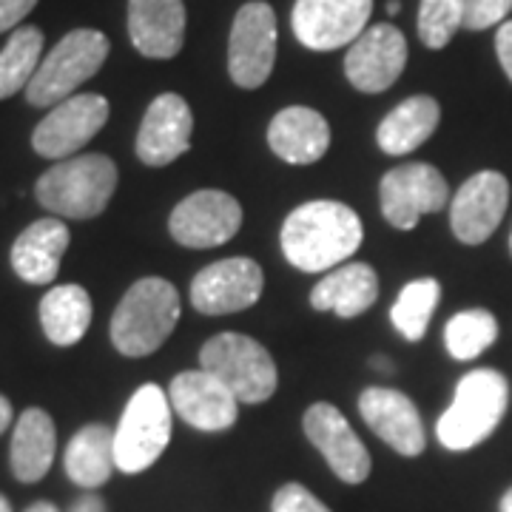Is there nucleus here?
<instances>
[{
    "mask_svg": "<svg viewBox=\"0 0 512 512\" xmlns=\"http://www.w3.org/2000/svg\"><path fill=\"white\" fill-rule=\"evenodd\" d=\"M282 254L305 274L345 265L362 245V220L345 202L313 200L299 205L282 225Z\"/></svg>",
    "mask_w": 512,
    "mask_h": 512,
    "instance_id": "obj_1",
    "label": "nucleus"
},
{
    "mask_svg": "<svg viewBox=\"0 0 512 512\" xmlns=\"http://www.w3.org/2000/svg\"><path fill=\"white\" fill-rule=\"evenodd\" d=\"M180 322V293L177 288L160 279L146 276L134 282L120 299L117 311L111 316V342L128 359L151 356L171 336Z\"/></svg>",
    "mask_w": 512,
    "mask_h": 512,
    "instance_id": "obj_2",
    "label": "nucleus"
},
{
    "mask_svg": "<svg viewBox=\"0 0 512 512\" xmlns=\"http://www.w3.org/2000/svg\"><path fill=\"white\" fill-rule=\"evenodd\" d=\"M117 191V165L106 154H80L55 163L35 185L37 202L60 220H92Z\"/></svg>",
    "mask_w": 512,
    "mask_h": 512,
    "instance_id": "obj_3",
    "label": "nucleus"
},
{
    "mask_svg": "<svg viewBox=\"0 0 512 512\" xmlns=\"http://www.w3.org/2000/svg\"><path fill=\"white\" fill-rule=\"evenodd\" d=\"M507 404H510V384L498 370L490 367L470 370L458 382L453 404L444 410V416L436 424V436L453 453L473 450L493 436L495 427L507 413Z\"/></svg>",
    "mask_w": 512,
    "mask_h": 512,
    "instance_id": "obj_4",
    "label": "nucleus"
},
{
    "mask_svg": "<svg viewBox=\"0 0 512 512\" xmlns=\"http://www.w3.org/2000/svg\"><path fill=\"white\" fill-rule=\"evenodd\" d=\"M109 37L97 29H74L40 60L32 83L26 86V100L35 109H55L57 103L74 97L86 80L103 69L109 57Z\"/></svg>",
    "mask_w": 512,
    "mask_h": 512,
    "instance_id": "obj_5",
    "label": "nucleus"
},
{
    "mask_svg": "<svg viewBox=\"0 0 512 512\" xmlns=\"http://www.w3.org/2000/svg\"><path fill=\"white\" fill-rule=\"evenodd\" d=\"M202 370L217 376L239 402H268L276 393L279 373L271 353L251 336L217 333L200 350Z\"/></svg>",
    "mask_w": 512,
    "mask_h": 512,
    "instance_id": "obj_6",
    "label": "nucleus"
},
{
    "mask_svg": "<svg viewBox=\"0 0 512 512\" xmlns=\"http://www.w3.org/2000/svg\"><path fill=\"white\" fill-rule=\"evenodd\" d=\"M171 402L157 384H143L128 399L114 433L117 470L128 476L148 470L171 441Z\"/></svg>",
    "mask_w": 512,
    "mask_h": 512,
    "instance_id": "obj_7",
    "label": "nucleus"
},
{
    "mask_svg": "<svg viewBox=\"0 0 512 512\" xmlns=\"http://www.w3.org/2000/svg\"><path fill=\"white\" fill-rule=\"evenodd\" d=\"M276 15L262 0L245 3L228 37V72L239 89H259L276 60Z\"/></svg>",
    "mask_w": 512,
    "mask_h": 512,
    "instance_id": "obj_8",
    "label": "nucleus"
},
{
    "mask_svg": "<svg viewBox=\"0 0 512 512\" xmlns=\"http://www.w3.org/2000/svg\"><path fill=\"white\" fill-rule=\"evenodd\" d=\"M384 220L399 231H413L424 214H436L450 202V188L439 168L404 163L387 171L379 185Z\"/></svg>",
    "mask_w": 512,
    "mask_h": 512,
    "instance_id": "obj_9",
    "label": "nucleus"
},
{
    "mask_svg": "<svg viewBox=\"0 0 512 512\" xmlns=\"http://www.w3.org/2000/svg\"><path fill=\"white\" fill-rule=\"evenodd\" d=\"M109 111V100L103 94H74L37 123L32 148L49 160H69L109 123Z\"/></svg>",
    "mask_w": 512,
    "mask_h": 512,
    "instance_id": "obj_10",
    "label": "nucleus"
},
{
    "mask_svg": "<svg viewBox=\"0 0 512 512\" xmlns=\"http://www.w3.org/2000/svg\"><path fill=\"white\" fill-rule=\"evenodd\" d=\"M373 0H296L293 35L313 52H333L367 32Z\"/></svg>",
    "mask_w": 512,
    "mask_h": 512,
    "instance_id": "obj_11",
    "label": "nucleus"
},
{
    "mask_svg": "<svg viewBox=\"0 0 512 512\" xmlns=\"http://www.w3.org/2000/svg\"><path fill=\"white\" fill-rule=\"evenodd\" d=\"M242 225V208L239 202L225 194L205 188L191 197H185L168 220V231L174 242H180L183 248H217L225 245L239 234Z\"/></svg>",
    "mask_w": 512,
    "mask_h": 512,
    "instance_id": "obj_12",
    "label": "nucleus"
},
{
    "mask_svg": "<svg viewBox=\"0 0 512 512\" xmlns=\"http://www.w3.org/2000/svg\"><path fill=\"white\" fill-rule=\"evenodd\" d=\"M265 276L254 259L245 256H231L220 259L191 282V305L205 316H225L251 308L262 296Z\"/></svg>",
    "mask_w": 512,
    "mask_h": 512,
    "instance_id": "obj_13",
    "label": "nucleus"
},
{
    "mask_svg": "<svg viewBox=\"0 0 512 512\" xmlns=\"http://www.w3.org/2000/svg\"><path fill=\"white\" fill-rule=\"evenodd\" d=\"M510 202V183L498 171L473 174L458 188L450 202V225L464 245H481L493 237L495 228L504 220Z\"/></svg>",
    "mask_w": 512,
    "mask_h": 512,
    "instance_id": "obj_14",
    "label": "nucleus"
},
{
    "mask_svg": "<svg viewBox=\"0 0 512 512\" xmlns=\"http://www.w3.org/2000/svg\"><path fill=\"white\" fill-rule=\"evenodd\" d=\"M407 66V40L390 23H376L350 46L345 57V74L353 89L379 94L390 89Z\"/></svg>",
    "mask_w": 512,
    "mask_h": 512,
    "instance_id": "obj_15",
    "label": "nucleus"
},
{
    "mask_svg": "<svg viewBox=\"0 0 512 512\" xmlns=\"http://www.w3.org/2000/svg\"><path fill=\"white\" fill-rule=\"evenodd\" d=\"M168 402L174 413L202 433L228 430L239 413V399L208 370H185L168 384Z\"/></svg>",
    "mask_w": 512,
    "mask_h": 512,
    "instance_id": "obj_16",
    "label": "nucleus"
},
{
    "mask_svg": "<svg viewBox=\"0 0 512 512\" xmlns=\"http://www.w3.org/2000/svg\"><path fill=\"white\" fill-rule=\"evenodd\" d=\"M302 424H305V436L345 484H362L370 476L373 464L367 456V447L353 433L350 421L339 413V407L328 402L311 404Z\"/></svg>",
    "mask_w": 512,
    "mask_h": 512,
    "instance_id": "obj_17",
    "label": "nucleus"
},
{
    "mask_svg": "<svg viewBox=\"0 0 512 512\" xmlns=\"http://www.w3.org/2000/svg\"><path fill=\"white\" fill-rule=\"evenodd\" d=\"M359 413L367 421V427L399 456L416 458L424 453L427 447L424 424L416 404L404 393L390 387H367L359 396Z\"/></svg>",
    "mask_w": 512,
    "mask_h": 512,
    "instance_id": "obj_18",
    "label": "nucleus"
},
{
    "mask_svg": "<svg viewBox=\"0 0 512 512\" xmlns=\"http://www.w3.org/2000/svg\"><path fill=\"white\" fill-rule=\"evenodd\" d=\"M194 117L180 94L165 92L151 100L137 134V157L151 168H163L191 148Z\"/></svg>",
    "mask_w": 512,
    "mask_h": 512,
    "instance_id": "obj_19",
    "label": "nucleus"
},
{
    "mask_svg": "<svg viewBox=\"0 0 512 512\" xmlns=\"http://www.w3.org/2000/svg\"><path fill=\"white\" fill-rule=\"evenodd\" d=\"M128 37L151 60L180 55L185 40L183 0H128Z\"/></svg>",
    "mask_w": 512,
    "mask_h": 512,
    "instance_id": "obj_20",
    "label": "nucleus"
},
{
    "mask_svg": "<svg viewBox=\"0 0 512 512\" xmlns=\"http://www.w3.org/2000/svg\"><path fill=\"white\" fill-rule=\"evenodd\" d=\"M72 242L69 225L60 217L32 222L12 245V268L29 285H52L60 271V259Z\"/></svg>",
    "mask_w": 512,
    "mask_h": 512,
    "instance_id": "obj_21",
    "label": "nucleus"
},
{
    "mask_svg": "<svg viewBox=\"0 0 512 512\" xmlns=\"http://www.w3.org/2000/svg\"><path fill=\"white\" fill-rule=\"evenodd\" d=\"M268 146L291 165H311L328 154L330 126L319 111L308 106L282 109L268 126Z\"/></svg>",
    "mask_w": 512,
    "mask_h": 512,
    "instance_id": "obj_22",
    "label": "nucleus"
},
{
    "mask_svg": "<svg viewBox=\"0 0 512 512\" xmlns=\"http://www.w3.org/2000/svg\"><path fill=\"white\" fill-rule=\"evenodd\" d=\"M379 299V276L365 262H345L330 271L311 293L316 311H333L342 319H356Z\"/></svg>",
    "mask_w": 512,
    "mask_h": 512,
    "instance_id": "obj_23",
    "label": "nucleus"
},
{
    "mask_svg": "<svg viewBox=\"0 0 512 512\" xmlns=\"http://www.w3.org/2000/svg\"><path fill=\"white\" fill-rule=\"evenodd\" d=\"M57 450V430L52 416L46 410L29 407L15 424L9 461L12 473L23 484H35L52 470Z\"/></svg>",
    "mask_w": 512,
    "mask_h": 512,
    "instance_id": "obj_24",
    "label": "nucleus"
},
{
    "mask_svg": "<svg viewBox=\"0 0 512 512\" xmlns=\"http://www.w3.org/2000/svg\"><path fill=\"white\" fill-rule=\"evenodd\" d=\"M439 120L441 109L433 97H427V94L407 97L379 123L376 143L384 154L402 157V154H410V151L424 146L436 134Z\"/></svg>",
    "mask_w": 512,
    "mask_h": 512,
    "instance_id": "obj_25",
    "label": "nucleus"
},
{
    "mask_svg": "<svg viewBox=\"0 0 512 512\" xmlns=\"http://www.w3.org/2000/svg\"><path fill=\"white\" fill-rule=\"evenodd\" d=\"M92 296L80 285H57L40 299V325L57 348L77 345L92 325Z\"/></svg>",
    "mask_w": 512,
    "mask_h": 512,
    "instance_id": "obj_26",
    "label": "nucleus"
},
{
    "mask_svg": "<svg viewBox=\"0 0 512 512\" xmlns=\"http://www.w3.org/2000/svg\"><path fill=\"white\" fill-rule=\"evenodd\" d=\"M66 476L72 478L83 490H97L103 487L117 467L114 458V430L106 424H89L77 430V436L69 441L66 456H63Z\"/></svg>",
    "mask_w": 512,
    "mask_h": 512,
    "instance_id": "obj_27",
    "label": "nucleus"
},
{
    "mask_svg": "<svg viewBox=\"0 0 512 512\" xmlns=\"http://www.w3.org/2000/svg\"><path fill=\"white\" fill-rule=\"evenodd\" d=\"M43 55V32L37 26H20L0 52V100L26 89L35 77Z\"/></svg>",
    "mask_w": 512,
    "mask_h": 512,
    "instance_id": "obj_28",
    "label": "nucleus"
},
{
    "mask_svg": "<svg viewBox=\"0 0 512 512\" xmlns=\"http://www.w3.org/2000/svg\"><path fill=\"white\" fill-rule=\"evenodd\" d=\"M439 299L441 285L433 276H424V279L404 285L396 305L390 308L393 328L399 330L407 342H421L427 333V325H430V316L439 308Z\"/></svg>",
    "mask_w": 512,
    "mask_h": 512,
    "instance_id": "obj_29",
    "label": "nucleus"
},
{
    "mask_svg": "<svg viewBox=\"0 0 512 512\" xmlns=\"http://www.w3.org/2000/svg\"><path fill=\"white\" fill-rule=\"evenodd\" d=\"M498 339V322L490 311H461L456 313L444 328V345L447 353L458 362H470L481 356L487 348H493Z\"/></svg>",
    "mask_w": 512,
    "mask_h": 512,
    "instance_id": "obj_30",
    "label": "nucleus"
},
{
    "mask_svg": "<svg viewBox=\"0 0 512 512\" xmlns=\"http://www.w3.org/2000/svg\"><path fill=\"white\" fill-rule=\"evenodd\" d=\"M464 26V0H421L419 37L427 49H444Z\"/></svg>",
    "mask_w": 512,
    "mask_h": 512,
    "instance_id": "obj_31",
    "label": "nucleus"
},
{
    "mask_svg": "<svg viewBox=\"0 0 512 512\" xmlns=\"http://www.w3.org/2000/svg\"><path fill=\"white\" fill-rule=\"evenodd\" d=\"M512 12V0H464V29L481 32L507 18Z\"/></svg>",
    "mask_w": 512,
    "mask_h": 512,
    "instance_id": "obj_32",
    "label": "nucleus"
},
{
    "mask_svg": "<svg viewBox=\"0 0 512 512\" xmlns=\"http://www.w3.org/2000/svg\"><path fill=\"white\" fill-rule=\"evenodd\" d=\"M271 512H330L316 495L302 487V484H285L282 490H276Z\"/></svg>",
    "mask_w": 512,
    "mask_h": 512,
    "instance_id": "obj_33",
    "label": "nucleus"
},
{
    "mask_svg": "<svg viewBox=\"0 0 512 512\" xmlns=\"http://www.w3.org/2000/svg\"><path fill=\"white\" fill-rule=\"evenodd\" d=\"M37 6V0H0V32L15 29Z\"/></svg>",
    "mask_w": 512,
    "mask_h": 512,
    "instance_id": "obj_34",
    "label": "nucleus"
},
{
    "mask_svg": "<svg viewBox=\"0 0 512 512\" xmlns=\"http://www.w3.org/2000/svg\"><path fill=\"white\" fill-rule=\"evenodd\" d=\"M495 52H498V60H501L507 77L512 80V20L501 23L498 35H495Z\"/></svg>",
    "mask_w": 512,
    "mask_h": 512,
    "instance_id": "obj_35",
    "label": "nucleus"
},
{
    "mask_svg": "<svg viewBox=\"0 0 512 512\" xmlns=\"http://www.w3.org/2000/svg\"><path fill=\"white\" fill-rule=\"evenodd\" d=\"M69 512H106V504L97 495H83V498L74 501V507Z\"/></svg>",
    "mask_w": 512,
    "mask_h": 512,
    "instance_id": "obj_36",
    "label": "nucleus"
},
{
    "mask_svg": "<svg viewBox=\"0 0 512 512\" xmlns=\"http://www.w3.org/2000/svg\"><path fill=\"white\" fill-rule=\"evenodd\" d=\"M9 424H12V402L6 396H0V433L9 430Z\"/></svg>",
    "mask_w": 512,
    "mask_h": 512,
    "instance_id": "obj_37",
    "label": "nucleus"
},
{
    "mask_svg": "<svg viewBox=\"0 0 512 512\" xmlns=\"http://www.w3.org/2000/svg\"><path fill=\"white\" fill-rule=\"evenodd\" d=\"M26 512H60V510H57L55 504H49V501H37V504H32Z\"/></svg>",
    "mask_w": 512,
    "mask_h": 512,
    "instance_id": "obj_38",
    "label": "nucleus"
},
{
    "mask_svg": "<svg viewBox=\"0 0 512 512\" xmlns=\"http://www.w3.org/2000/svg\"><path fill=\"white\" fill-rule=\"evenodd\" d=\"M498 510L501 512H512V487L504 493V498H501V504H498Z\"/></svg>",
    "mask_w": 512,
    "mask_h": 512,
    "instance_id": "obj_39",
    "label": "nucleus"
},
{
    "mask_svg": "<svg viewBox=\"0 0 512 512\" xmlns=\"http://www.w3.org/2000/svg\"><path fill=\"white\" fill-rule=\"evenodd\" d=\"M399 9H402L399 0H390V3H387V15H399Z\"/></svg>",
    "mask_w": 512,
    "mask_h": 512,
    "instance_id": "obj_40",
    "label": "nucleus"
},
{
    "mask_svg": "<svg viewBox=\"0 0 512 512\" xmlns=\"http://www.w3.org/2000/svg\"><path fill=\"white\" fill-rule=\"evenodd\" d=\"M0 512H12V504H9L6 495H0Z\"/></svg>",
    "mask_w": 512,
    "mask_h": 512,
    "instance_id": "obj_41",
    "label": "nucleus"
},
{
    "mask_svg": "<svg viewBox=\"0 0 512 512\" xmlns=\"http://www.w3.org/2000/svg\"><path fill=\"white\" fill-rule=\"evenodd\" d=\"M510 254H512V234H510Z\"/></svg>",
    "mask_w": 512,
    "mask_h": 512,
    "instance_id": "obj_42",
    "label": "nucleus"
}]
</instances>
